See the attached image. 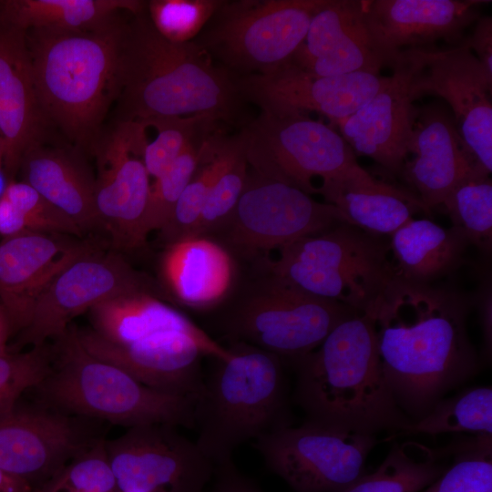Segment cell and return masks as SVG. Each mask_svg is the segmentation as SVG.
I'll list each match as a JSON object with an SVG mask.
<instances>
[{"instance_id":"484cf974","label":"cell","mask_w":492,"mask_h":492,"mask_svg":"<svg viewBox=\"0 0 492 492\" xmlns=\"http://www.w3.org/2000/svg\"><path fill=\"white\" fill-rule=\"evenodd\" d=\"M316 193L347 223L383 236H390L420 211L429 213L416 195L375 179L357 162L322 182Z\"/></svg>"},{"instance_id":"7c38bea8","label":"cell","mask_w":492,"mask_h":492,"mask_svg":"<svg viewBox=\"0 0 492 492\" xmlns=\"http://www.w3.org/2000/svg\"><path fill=\"white\" fill-rule=\"evenodd\" d=\"M343 222L334 206L251 170L232 213L216 231L232 250L253 257Z\"/></svg>"},{"instance_id":"d590c367","label":"cell","mask_w":492,"mask_h":492,"mask_svg":"<svg viewBox=\"0 0 492 492\" xmlns=\"http://www.w3.org/2000/svg\"><path fill=\"white\" fill-rule=\"evenodd\" d=\"M208 134L190 144L173 165L150 184L143 220L147 236L153 231H159L169 220L182 191L210 150L214 138H208Z\"/></svg>"},{"instance_id":"74e56055","label":"cell","mask_w":492,"mask_h":492,"mask_svg":"<svg viewBox=\"0 0 492 492\" xmlns=\"http://www.w3.org/2000/svg\"><path fill=\"white\" fill-rule=\"evenodd\" d=\"M489 435L456 442L446 470L422 492H492V442Z\"/></svg>"},{"instance_id":"4316f807","label":"cell","mask_w":492,"mask_h":492,"mask_svg":"<svg viewBox=\"0 0 492 492\" xmlns=\"http://www.w3.org/2000/svg\"><path fill=\"white\" fill-rule=\"evenodd\" d=\"M161 274L181 304L208 310L229 294L235 265L225 245L210 236H190L168 244L161 260Z\"/></svg>"},{"instance_id":"9a60e30c","label":"cell","mask_w":492,"mask_h":492,"mask_svg":"<svg viewBox=\"0 0 492 492\" xmlns=\"http://www.w3.org/2000/svg\"><path fill=\"white\" fill-rule=\"evenodd\" d=\"M146 128L138 121L114 122L91 150L97 168V212L118 249L142 247L148 237L143 227L150 189L143 161Z\"/></svg>"},{"instance_id":"6da1fadb","label":"cell","mask_w":492,"mask_h":492,"mask_svg":"<svg viewBox=\"0 0 492 492\" xmlns=\"http://www.w3.org/2000/svg\"><path fill=\"white\" fill-rule=\"evenodd\" d=\"M471 303L450 286L395 277L368 314L385 379L413 422L480 370L467 332Z\"/></svg>"},{"instance_id":"ee69618b","label":"cell","mask_w":492,"mask_h":492,"mask_svg":"<svg viewBox=\"0 0 492 492\" xmlns=\"http://www.w3.org/2000/svg\"><path fill=\"white\" fill-rule=\"evenodd\" d=\"M106 441L103 436L97 439L73 457L50 481L82 492H119Z\"/></svg>"},{"instance_id":"d4e9b609","label":"cell","mask_w":492,"mask_h":492,"mask_svg":"<svg viewBox=\"0 0 492 492\" xmlns=\"http://www.w3.org/2000/svg\"><path fill=\"white\" fill-rule=\"evenodd\" d=\"M18 171L26 182L82 231L102 229L96 208V177L77 148L31 146Z\"/></svg>"},{"instance_id":"3957f363","label":"cell","mask_w":492,"mask_h":492,"mask_svg":"<svg viewBox=\"0 0 492 492\" xmlns=\"http://www.w3.org/2000/svg\"><path fill=\"white\" fill-rule=\"evenodd\" d=\"M293 400L305 421L331 428L402 435L413 423L384 374L373 319L354 313L320 345L290 364Z\"/></svg>"},{"instance_id":"2e32d148","label":"cell","mask_w":492,"mask_h":492,"mask_svg":"<svg viewBox=\"0 0 492 492\" xmlns=\"http://www.w3.org/2000/svg\"><path fill=\"white\" fill-rule=\"evenodd\" d=\"M106 446L120 492H204L213 476V462L173 425L129 427Z\"/></svg>"},{"instance_id":"1f68e13d","label":"cell","mask_w":492,"mask_h":492,"mask_svg":"<svg viewBox=\"0 0 492 492\" xmlns=\"http://www.w3.org/2000/svg\"><path fill=\"white\" fill-rule=\"evenodd\" d=\"M44 231L81 237L79 227L24 181H8L0 195V236Z\"/></svg>"},{"instance_id":"603a6c76","label":"cell","mask_w":492,"mask_h":492,"mask_svg":"<svg viewBox=\"0 0 492 492\" xmlns=\"http://www.w3.org/2000/svg\"><path fill=\"white\" fill-rule=\"evenodd\" d=\"M49 126L36 92L26 31L0 22V142L8 181L24 153L45 142Z\"/></svg>"},{"instance_id":"ab89813d","label":"cell","mask_w":492,"mask_h":492,"mask_svg":"<svg viewBox=\"0 0 492 492\" xmlns=\"http://www.w3.org/2000/svg\"><path fill=\"white\" fill-rule=\"evenodd\" d=\"M291 62L302 70L320 77H336L356 72L378 74L382 67L388 65L376 48L367 26L321 56L292 59Z\"/></svg>"},{"instance_id":"8992f818","label":"cell","mask_w":492,"mask_h":492,"mask_svg":"<svg viewBox=\"0 0 492 492\" xmlns=\"http://www.w3.org/2000/svg\"><path fill=\"white\" fill-rule=\"evenodd\" d=\"M38 402L66 414L128 428L163 424L192 429L196 397L166 394L87 351L74 328L55 340Z\"/></svg>"},{"instance_id":"83f0119b","label":"cell","mask_w":492,"mask_h":492,"mask_svg":"<svg viewBox=\"0 0 492 492\" xmlns=\"http://www.w3.org/2000/svg\"><path fill=\"white\" fill-rule=\"evenodd\" d=\"M395 277L434 283L457 269L470 245L464 233L429 219L414 218L389 236Z\"/></svg>"},{"instance_id":"d6a6232c","label":"cell","mask_w":492,"mask_h":492,"mask_svg":"<svg viewBox=\"0 0 492 492\" xmlns=\"http://www.w3.org/2000/svg\"><path fill=\"white\" fill-rule=\"evenodd\" d=\"M446 433L492 435V389H465L437 402L427 415L413 422L402 435Z\"/></svg>"},{"instance_id":"816d5d0a","label":"cell","mask_w":492,"mask_h":492,"mask_svg":"<svg viewBox=\"0 0 492 492\" xmlns=\"http://www.w3.org/2000/svg\"><path fill=\"white\" fill-rule=\"evenodd\" d=\"M3 166L2 161V148H1V142H0V177H1V168ZM6 185V184H5ZM5 185L2 184V180L0 179V195L2 194Z\"/></svg>"},{"instance_id":"8fae6325","label":"cell","mask_w":492,"mask_h":492,"mask_svg":"<svg viewBox=\"0 0 492 492\" xmlns=\"http://www.w3.org/2000/svg\"><path fill=\"white\" fill-rule=\"evenodd\" d=\"M377 443L374 435L304 421L263 435L254 447L294 492H345L366 474Z\"/></svg>"},{"instance_id":"c3c4849f","label":"cell","mask_w":492,"mask_h":492,"mask_svg":"<svg viewBox=\"0 0 492 492\" xmlns=\"http://www.w3.org/2000/svg\"><path fill=\"white\" fill-rule=\"evenodd\" d=\"M0 492H34V490L26 481L0 468Z\"/></svg>"},{"instance_id":"5bb4252c","label":"cell","mask_w":492,"mask_h":492,"mask_svg":"<svg viewBox=\"0 0 492 492\" xmlns=\"http://www.w3.org/2000/svg\"><path fill=\"white\" fill-rule=\"evenodd\" d=\"M94 420L40 402L18 401L0 409V468L33 490L57 475L77 455L102 437Z\"/></svg>"},{"instance_id":"f6af8a7d","label":"cell","mask_w":492,"mask_h":492,"mask_svg":"<svg viewBox=\"0 0 492 492\" xmlns=\"http://www.w3.org/2000/svg\"><path fill=\"white\" fill-rule=\"evenodd\" d=\"M211 487L204 492H264L252 479L227 460L214 466Z\"/></svg>"},{"instance_id":"5b68a950","label":"cell","mask_w":492,"mask_h":492,"mask_svg":"<svg viewBox=\"0 0 492 492\" xmlns=\"http://www.w3.org/2000/svg\"><path fill=\"white\" fill-rule=\"evenodd\" d=\"M228 348L229 359L210 358L193 411L195 443L214 466L243 443L292 425L283 360L245 343Z\"/></svg>"},{"instance_id":"7402d4cb","label":"cell","mask_w":492,"mask_h":492,"mask_svg":"<svg viewBox=\"0 0 492 492\" xmlns=\"http://www.w3.org/2000/svg\"><path fill=\"white\" fill-rule=\"evenodd\" d=\"M481 0H373L365 1V19L371 37L388 65L400 52L430 49L453 42L477 20Z\"/></svg>"},{"instance_id":"f1b7e54d","label":"cell","mask_w":492,"mask_h":492,"mask_svg":"<svg viewBox=\"0 0 492 492\" xmlns=\"http://www.w3.org/2000/svg\"><path fill=\"white\" fill-rule=\"evenodd\" d=\"M91 330L104 340L128 344L163 330L208 334L155 294L132 292L106 300L89 310Z\"/></svg>"},{"instance_id":"7bdbcfd3","label":"cell","mask_w":492,"mask_h":492,"mask_svg":"<svg viewBox=\"0 0 492 492\" xmlns=\"http://www.w3.org/2000/svg\"><path fill=\"white\" fill-rule=\"evenodd\" d=\"M52 361L53 349L47 343L26 352L0 353V409L37 386L50 372Z\"/></svg>"},{"instance_id":"cb8c5ba5","label":"cell","mask_w":492,"mask_h":492,"mask_svg":"<svg viewBox=\"0 0 492 492\" xmlns=\"http://www.w3.org/2000/svg\"><path fill=\"white\" fill-rule=\"evenodd\" d=\"M410 154L413 158L405 161L402 173L429 212L442 205L466 176L477 168L483 169L454 121L438 108L418 113L408 145Z\"/></svg>"},{"instance_id":"8d00e7d4","label":"cell","mask_w":492,"mask_h":492,"mask_svg":"<svg viewBox=\"0 0 492 492\" xmlns=\"http://www.w3.org/2000/svg\"><path fill=\"white\" fill-rule=\"evenodd\" d=\"M366 26L365 1L328 0L312 18L305 39L292 59L321 56Z\"/></svg>"},{"instance_id":"60d3db41","label":"cell","mask_w":492,"mask_h":492,"mask_svg":"<svg viewBox=\"0 0 492 492\" xmlns=\"http://www.w3.org/2000/svg\"><path fill=\"white\" fill-rule=\"evenodd\" d=\"M248 166L238 135L231 157L210 190L200 220L191 236H208L227 220L246 186Z\"/></svg>"},{"instance_id":"b9f144b4","label":"cell","mask_w":492,"mask_h":492,"mask_svg":"<svg viewBox=\"0 0 492 492\" xmlns=\"http://www.w3.org/2000/svg\"><path fill=\"white\" fill-rule=\"evenodd\" d=\"M224 1L153 0L147 4L155 28L172 43H186L199 36Z\"/></svg>"},{"instance_id":"9c48e42d","label":"cell","mask_w":492,"mask_h":492,"mask_svg":"<svg viewBox=\"0 0 492 492\" xmlns=\"http://www.w3.org/2000/svg\"><path fill=\"white\" fill-rule=\"evenodd\" d=\"M354 313L270 274L220 316L218 327L231 342L253 345L291 364L317 348Z\"/></svg>"},{"instance_id":"7dc6e473","label":"cell","mask_w":492,"mask_h":492,"mask_svg":"<svg viewBox=\"0 0 492 492\" xmlns=\"http://www.w3.org/2000/svg\"><path fill=\"white\" fill-rule=\"evenodd\" d=\"M491 283L486 279L476 298L481 323L483 347L482 358L487 363L492 350V302Z\"/></svg>"},{"instance_id":"277c9868","label":"cell","mask_w":492,"mask_h":492,"mask_svg":"<svg viewBox=\"0 0 492 492\" xmlns=\"http://www.w3.org/2000/svg\"><path fill=\"white\" fill-rule=\"evenodd\" d=\"M125 19L97 31H26L40 107L78 149L91 153L117 97V53Z\"/></svg>"},{"instance_id":"7a4b0ae2","label":"cell","mask_w":492,"mask_h":492,"mask_svg":"<svg viewBox=\"0 0 492 492\" xmlns=\"http://www.w3.org/2000/svg\"><path fill=\"white\" fill-rule=\"evenodd\" d=\"M116 120L205 116L233 123L245 102L236 77L195 41L172 43L147 8L123 24L117 53Z\"/></svg>"},{"instance_id":"44dd1931","label":"cell","mask_w":492,"mask_h":492,"mask_svg":"<svg viewBox=\"0 0 492 492\" xmlns=\"http://www.w3.org/2000/svg\"><path fill=\"white\" fill-rule=\"evenodd\" d=\"M94 245L44 231H25L0 241V305L13 334L27 327L35 303L50 282Z\"/></svg>"},{"instance_id":"30bf717a","label":"cell","mask_w":492,"mask_h":492,"mask_svg":"<svg viewBox=\"0 0 492 492\" xmlns=\"http://www.w3.org/2000/svg\"><path fill=\"white\" fill-rule=\"evenodd\" d=\"M239 135L253 172L310 195L314 178L327 181L357 162L338 131L302 112L261 111Z\"/></svg>"},{"instance_id":"f35d334b","label":"cell","mask_w":492,"mask_h":492,"mask_svg":"<svg viewBox=\"0 0 492 492\" xmlns=\"http://www.w3.org/2000/svg\"><path fill=\"white\" fill-rule=\"evenodd\" d=\"M138 122L158 132L143 154L146 169L153 179L165 173L190 144L210 132L218 123L205 116L154 118Z\"/></svg>"},{"instance_id":"bcb514c9","label":"cell","mask_w":492,"mask_h":492,"mask_svg":"<svg viewBox=\"0 0 492 492\" xmlns=\"http://www.w3.org/2000/svg\"><path fill=\"white\" fill-rule=\"evenodd\" d=\"M471 50L484 66L486 70L492 75V18L482 16L477 18L472 36L466 39Z\"/></svg>"},{"instance_id":"836d02e7","label":"cell","mask_w":492,"mask_h":492,"mask_svg":"<svg viewBox=\"0 0 492 492\" xmlns=\"http://www.w3.org/2000/svg\"><path fill=\"white\" fill-rule=\"evenodd\" d=\"M454 227L471 245L489 252L492 241V180L490 173L477 168L446 196L443 204Z\"/></svg>"},{"instance_id":"e0dca14e","label":"cell","mask_w":492,"mask_h":492,"mask_svg":"<svg viewBox=\"0 0 492 492\" xmlns=\"http://www.w3.org/2000/svg\"><path fill=\"white\" fill-rule=\"evenodd\" d=\"M83 347L113 364L145 385L175 395L197 397L202 387L203 356L227 360L231 354L209 334L163 330L128 344H116L91 329H76Z\"/></svg>"},{"instance_id":"ba28073f","label":"cell","mask_w":492,"mask_h":492,"mask_svg":"<svg viewBox=\"0 0 492 492\" xmlns=\"http://www.w3.org/2000/svg\"><path fill=\"white\" fill-rule=\"evenodd\" d=\"M327 1H224L195 42L235 77L266 74L291 61Z\"/></svg>"},{"instance_id":"d6986e66","label":"cell","mask_w":492,"mask_h":492,"mask_svg":"<svg viewBox=\"0 0 492 492\" xmlns=\"http://www.w3.org/2000/svg\"><path fill=\"white\" fill-rule=\"evenodd\" d=\"M384 78L370 72L320 77L290 61L266 74L236 77V83L242 99L254 103L262 112L313 111L334 124L364 106Z\"/></svg>"},{"instance_id":"681fc988","label":"cell","mask_w":492,"mask_h":492,"mask_svg":"<svg viewBox=\"0 0 492 492\" xmlns=\"http://www.w3.org/2000/svg\"><path fill=\"white\" fill-rule=\"evenodd\" d=\"M12 335L13 331L9 319L0 305V353L7 350L6 343Z\"/></svg>"},{"instance_id":"4fadbf2b","label":"cell","mask_w":492,"mask_h":492,"mask_svg":"<svg viewBox=\"0 0 492 492\" xmlns=\"http://www.w3.org/2000/svg\"><path fill=\"white\" fill-rule=\"evenodd\" d=\"M153 291L151 281L120 254L94 245L67 264L39 295L16 345H43L61 336L74 317L106 300Z\"/></svg>"},{"instance_id":"e575fe53","label":"cell","mask_w":492,"mask_h":492,"mask_svg":"<svg viewBox=\"0 0 492 492\" xmlns=\"http://www.w3.org/2000/svg\"><path fill=\"white\" fill-rule=\"evenodd\" d=\"M235 142L236 137L231 139L218 138L203 161L204 165L197 169L182 191L169 220L159 231L167 245L193 234L210 190L231 157Z\"/></svg>"},{"instance_id":"f907efd6","label":"cell","mask_w":492,"mask_h":492,"mask_svg":"<svg viewBox=\"0 0 492 492\" xmlns=\"http://www.w3.org/2000/svg\"><path fill=\"white\" fill-rule=\"evenodd\" d=\"M34 492H82L69 488L67 487L56 484L52 481H47L40 487L34 490Z\"/></svg>"},{"instance_id":"ac0fdd59","label":"cell","mask_w":492,"mask_h":492,"mask_svg":"<svg viewBox=\"0 0 492 492\" xmlns=\"http://www.w3.org/2000/svg\"><path fill=\"white\" fill-rule=\"evenodd\" d=\"M418 67L410 86L415 101L425 95L444 98L455 126L478 164L492 171V75L479 62L467 40L458 46L416 49Z\"/></svg>"},{"instance_id":"ffe728a7","label":"cell","mask_w":492,"mask_h":492,"mask_svg":"<svg viewBox=\"0 0 492 492\" xmlns=\"http://www.w3.org/2000/svg\"><path fill=\"white\" fill-rule=\"evenodd\" d=\"M416 49L399 53L394 73L353 115L334 123L355 155L366 156L392 173H402L418 112L410 86L418 67Z\"/></svg>"},{"instance_id":"f5cc1de1","label":"cell","mask_w":492,"mask_h":492,"mask_svg":"<svg viewBox=\"0 0 492 492\" xmlns=\"http://www.w3.org/2000/svg\"><path fill=\"white\" fill-rule=\"evenodd\" d=\"M120 492V491H119Z\"/></svg>"},{"instance_id":"f546056e","label":"cell","mask_w":492,"mask_h":492,"mask_svg":"<svg viewBox=\"0 0 492 492\" xmlns=\"http://www.w3.org/2000/svg\"><path fill=\"white\" fill-rule=\"evenodd\" d=\"M147 8L138 0H0V22L25 31L56 28L97 31L121 17Z\"/></svg>"},{"instance_id":"52a82bcc","label":"cell","mask_w":492,"mask_h":492,"mask_svg":"<svg viewBox=\"0 0 492 492\" xmlns=\"http://www.w3.org/2000/svg\"><path fill=\"white\" fill-rule=\"evenodd\" d=\"M385 237L343 222L280 249L265 267L311 295L369 314L395 277Z\"/></svg>"},{"instance_id":"4dcf8cb0","label":"cell","mask_w":492,"mask_h":492,"mask_svg":"<svg viewBox=\"0 0 492 492\" xmlns=\"http://www.w3.org/2000/svg\"><path fill=\"white\" fill-rule=\"evenodd\" d=\"M456 443L431 447L415 441L394 442L375 471L345 492H422L449 466Z\"/></svg>"}]
</instances>
